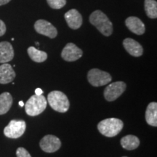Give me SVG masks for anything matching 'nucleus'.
Instances as JSON below:
<instances>
[{"label":"nucleus","mask_w":157,"mask_h":157,"mask_svg":"<svg viewBox=\"0 0 157 157\" xmlns=\"http://www.w3.org/2000/svg\"><path fill=\"white\" fill-rule=\"evenodd\" d=\"M90 22L102 34L105 36H109L113 33V24L107 15L101 10L94 11L90 16Z\"/></svg>","instance_id":"nucleus-1"},{"label":"nucleus","mask_w":157,"mask_h":157,"mask_svg":"<svg viewBox=\"0 0 157 157\" xmlns=\"http://www.w3.org/2000/svg\"><path fill=\"white\" fill-rule=\"evenodd\" d=\"M124 123L117 118H109L100 121L98 124L99 132L104 136L112 137L117 136L123 129Z\"/></svg>","instance_id":"nucleus-2"},{"label":"nucleus","mask_w":157,"mask_h":157,"mask_svg":"<svg viewBox=\"0 0 157 157\" xmlns=\"http://www.w3.org/2000/svg\"><path fill=\"white\" fill-rule=\"evenodd\" d=\"M48 101L52 109L60 113L67 112L70 106L67 96L58 90L52 91L48 94Z\"/></svg>","instance_id":"nucleus-3"},{"label":"nucleus","mask_w":157,"mask_h":157,"mask_svg":"<svg viewBox=\"0 0 157 157\" xmlns=\"http://www.w3.org/2000/svg\"><path fill=\"white\" fill-rule=\"evenodd\" d=\"M48 101L44 95H32L25 104V112L29 116L35 117L42 113L47 107Z\"/></svg>","instance_id":"nucleus-4"},{"label":"nucleus","mask_w":157,"mask_h":157,"mask_svg":"<svg viewBox=\"0 0 157 157\" xmlns=\"http://www.w3.org/2000/svg\"><path fill=\"white\" fill-rule=\"evenodd\" d=\"M87 79L93 87H101L111 82L112 77L107 72L98 68H93L88 71Z\"/></svg>","instance_id":"nucleus-5"},{"label":"nucleus","mask_w":157,"mask_h":157,"mask_svg":"<svg viewBox=\"0 0 157 157\" xmlns=\"http://www.w3.org/2000/svg\"><path fill=\"white\" fill-rule=\"evenodd\" d=\"M26 124L23 120H11L4 129V134L9 138H18L24 134Z\"/></svg>","instance_id":"nucleus-6"},{"label":"nucleus","mask_w":157,"mask_h":157,"mask_svg":"<svg viewBox=\"0 0 157 157\" xmlns=\"http://www.w3.org/2000/svg\"><path fill=\"white\" fill-rule=\"evenodd\" d=\"M127 85L124 82H115L109 84L104 90V97L108 101H116L122 95Z\"/></svg>","instance_id":"nucleus-7"},{"label":"nucleus","mask_w":157,"mask_h":157,"mask_svg":"<svg viewBox=\"0 0 157 157\" xmlns=\"http://www.w3.org/2000/svg\"><path fill=\"white\" fill-rule=\"evenodd\" d=\"M39 146L46 153H54L61 147V141L58 137L52 135H45L39 143Z\"/></svg>","instance_id":"nucleus-8"},{"label":"nucleus","mask_w":157,"mask_h":157,"mask_svg":"<svg viewBox=\"0 0 157 157\" xmlns=\"http://www.w3.org/2000/svg\"><path fill=\"white\" fill-rule=\"evenodd\" d=\"M34 29L38 34L44 35L50 39L56 38L58 35V31L52 23L45 20H38L34 24Z\"/></svg>","instance_id":"nucleus-9"},{"label":"nucleus","mask_w":157,"mask_h":157,"mask_svg":"<svg viewBox=\"0 0 157 157\" xmlns=\"http://www.w3.org/2000/svg\"><path fill=\"white\" fill-rule=\"evenodd\" d=\"M83 55V52L74 43H68L61 52V57L64 60L68 62L76 61Z\"/></svg>","instance_id":"nucleus-10"},{"label":"nucleus","mask_w":157,"mask_h":157,"mask_svg":"<svg viewBox=\"0 0 157 157\" xmlns=\"http://www.w3.org/2000/svg\"><path fill=\"white\" fill-rule=\"evenodd\" d=\"M64 17L68 26L74 30L79 29L83 23L82 15L76 9H71L68 10L65 14Z\"/></svg>","instance_id":"nucleus-11"},{"label":"nucleus","mask_w":157,"mask_h":157,"mask_svg":"<svg viewBox=\"0 0 157 157\" xmlns=\"http://www.w3.org/2000/svg\"><path fill=\"white\" fill-rule=\"evenodd\" d=\"M125 25L129 31L137 35H142L146 31L144 23L137 17L131 16L127 17L125 21Z\"/></svg>","instance_id":"nucleus-12"},{"label":"nucleus","mask_w":157,"mask_h":157,"mask_svg":"<svg viewBox=\"0 0 157 157\" xmlns=\"http://www.w3.org/2000/svg\"><path fill=\"white\" fill-rule=\"evenodd\" d=\"M123 46L129 55L134 57H140L143 53V48L141 44L133 39L127 38L123 41Z\"/></svg>","instance_id":"nucleus-13"},{"label":"nucleus","mask_w":157,"mask_h":157,"mask_svg":"<svg viewBox=\"0 0 157 157\" xmlns=\"http://www.w3.org/2000/svg\"><path fill=\"white\" fill-rule=\"evenodd\" d=\"M15 78V72L11 65L6 63L0 66V84L10 83Z\"/></svg>","instance_id":"nucleus-14"},{"label":"nucleus","mask_w":157,"mask_h":157,"mask_svg":"<svg viewBox=\"0 0 157 157\" xmlns=\"http://www.w3.org/2000/svg\"><path fill=\"white\" fill-rule=\"evenodd\" d=\"M14 58V50L8 42H0V63L11 61Z\"/></svg>","instance_id":"nucleus-15"},{"label":"nucleus","mask_w":157,"mask_h":157,"mask_svg":"<svg viewBox=\"0 0 157 157\" xmlns=\"http://www.w3.org/2000/svg\"><path fill=\"white\" fill-rule=\"evenodd\" d=\"M146 120L151 126L157 127V103L156 102H151L147 106Z\"/></svg>","instance_id":"nucleus-16"},{"label":"nucleus","mask_w":157,"mask_h":157,"mask_svg":"<svg viewBox=\"0 0 157 157\" xmlns=\"http://www.w3.org/2000/svg\"><path fill=\"white\" fill-rule=\"evenodd\" d=\"M121 145L123 148L128 151H132L136 149L140 145V140L135 135H128L123 137L121 139Z\"/></svg>","instance_id":"nucleus-17"},{"label":"nucleus","mask_w":157,"mask_h":157,"mask_svg":"<svg viewBox=\"0 0 157 157\" xmlns=\"http://www.w3.org/2000/svg\"><path fill=\"white\" fill-rule=\"evenodd\" d=\"M13 97L9 93H3L0 95V115L8 112L13 105Z\"/></svg>","instance_id":"nucleus-18"},{"label":"nucleus","mask_w":157,"mask_h":157,"mask_svg":"<svg viewBox=\"0 0 157 157\" xmlns=\"http://www.w3.org/2000/svg\"><path fill=\"white\" fill-rule=\"evenodd\" d=\"M28 54L33 61L36 63L44 62L48 58V54L44 51H41L34 47H29L28 48Z\"/></svg>","instance_id":"nucleus-19"},{"label":"nucleus","mask_w":157,"mask_h":157,"mask_svg":"<svg viewBox=\"0 0 157 157\" xmlns=\"http://www.w3.org/2000/svg\"><path fill=\"white\" fill-rule=\"evenodd\" d=\"M145 11L147 16L151 19L157 17V2L156 0H145Z\"/></svg>","instance_id":"nucleus-20"},{"label":"nucleus","mask_w":157,"mask_h":157,"mask_svg":"<svg viewBox=\"0 0 157 157\" xmlns=\"http://www.w3.org/2000/svg\"><path fill=\"white\" fill-rule=\"evenodd\" d=\"M51 8L58 10L63 7L66 4V0H47Z\"/></svg>","instance_id":"nucleus-21"},{"label":"nucleus","mask_w":157,"mask_h":157,"mask_svg":"<svg viewBox=\"0 0 157 157\" xmlns=\"http://www.w3.org/2000/svg\"><path fill=\"white\" fill-rule=\"evenodd\" d=\"M16 155L17 157H31L28 151L24 148H22V147H20L17 149Z\"/></svg>","instance_id":"nucleus-22"},{"label":"nucleus","mask_w":157,"mask_h":157,"mask_svg":"<svg viewBox=\"0 0 157 157\" xmlns=\"http://www.w3.org/2000/svg\"><path fill=\"white\" fill-rule=\"evenodd\" d=\"M6 30H7V28H6L5 23L2 20H0V36H3L5 34Z\"/></svg>","instance_id":"nucleus-23"},{"label":"nucleus","mask_w":157,"mask_h":157,"mask_svg":"<svg viewBox=\"0 0 157 157\" xmlns=\"http://www.w3.org/2000/svg\"><path fill=\"white\" fill-rule=\"evenodd\" d=\"M43 93V90L42 89H40V88H36V90H35V94L36 95H42Z\"/></svg>","instance_id":"nucleus-24"},{"label":"nucleus","mask_w":157,"mask_h":157,"mask_svg":"<svg viewBox=\"0 0 157 157\" xmlns=\"http://www.w3.org/2000/svg\"><path fill=\"white\" fill-rule=\"evenodd\" d=\"M11 0H0V6L6 5V4L9 3Z\"/></svg>","instance_id":"nucleus-25"},{"label":"nucleus","mask_w":157,"mask_h":157,"mask_svg":"<svg viewBox=\"0 0 157 157\" xmlns=\"http://www.w3.org/2000/svg\"><path fill=\"white\" fill-rule=\"evenodd\" d=\"M24 105H25V104H24V103H23V101H20V102H19V105H20V106H21V107L24 106Z\"/></svg>","instance_id":"nucleus-26"},{"label":"nucleus","mask_w":157,"mask_h":157,"mask_svg":"<svg viewBox=\"0 0 157 157\" xmlns=\"http://www.w3.org/2000/svg\"><path fill=\"white\" fill-rule=\"evenodd\" d=\"M36 45H38V46H39V42H36Z\"/></svg>","instance_id":"nucleus-27"},{"label":"nucleus","mask_w":157,"mask_h":157,"mask_svg":"<svg viewBox=\"0 0 157 157\" xmlns=\"http://www.w3.org/2000/svg\"><path fill=\"white\" fill-rule=\"evenodd\" d=\"M122 157H127V156H122Z\"/></svg>","instance_id":"nucleus-28"}]
</instances>
